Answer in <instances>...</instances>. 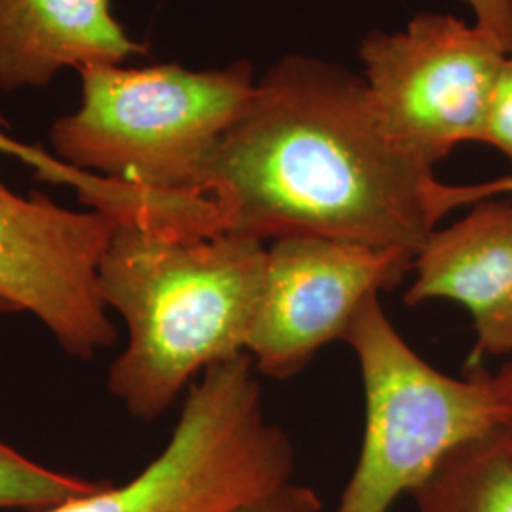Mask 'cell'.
Wrapping results in <instances>:
<instances>
[{
    "instance_id": "1",
    "label": "cell",
    "mask_w": 512,
    "mask_h": 512,
    "mask_svg": "<svg viewBox=\"0 0 512 512\" xmlns=\"http://www.w3.org/2000/svg\"><path fill=\"white\" fill-rule=\"evenodd\" d=\"M433 165L378 118L365 78L289 57L255 84L183 190L200 236L325 238L414 255L442 219Z\"/></svg>"
},
{
    "instance_id": "2",
    "label": "cell",
    "mask_w": 512,
    "mask_h": 512,
    "mask_svg": "<svg viewBox=\"0 0 512 512\" xmlns=\"http://www.w3.org/2000/svg\"><path fill=\"white\" fill-rule=\"evenodd\" d=\"M268 249L255 239L116 228L97 268L99 293L128 327L110 393L154 420L196 374L247 353Z\"/></svg>"
},
{
    "instance_id": "3",
    "label": "cell",
    "mask_w": 512,
    "mask_h": 512,
    "mask_svg": "<svg viewBox=\"0 0 512 512\" xmlns=\"http://www.w3.org/2000/svg\"><path fill=\"white\" fill-rule=\"evenodd\" d=\"M80 78V109L50 129L55 158L152 194L192 184L255 90L247 63L222 71L93 65Z\"/></svg>"
},
{
    "instance_id": "4",
    "label": "cell",
    "mask_w": 512,
    "mask_h": 512,
    "mask_svg": "<svg viewBox=\"0 0 512 512\" xmlns=\"http://www.w3.org/2000/svg\"><path fill=\"white\" fill-rule=\"evenodd\" d=\"M344 342L365 389V435L338 512H387L412 494L442 458L497 427L503 399L494 376L469 368L465 380L425 363L370 296Z\"/></svg>"
},
{
    "instance_id": "5",
    "label": "cell",
    "mask_w": 512,
    "mask_h": 512,
    "mask_svg": "<svg viewBox=\"0 0 512 512\" xmlns=\"http://www.w3.org/2000/svg\"><path fill=\"white\" fill-rule=\"evenodd\" d=\"M255 372L249 353L209 366L143 473L42 512H236L293 482V440L268 420Z\"/></svg>"
},
{
    "instance_id": "6",
    "label": "cell",
    "mask_w": 512,
    "mask_h": 512,
    "mask_svg": "<svg viewBox=\"0 0 512 512\" xmlns=\"http://www.w3.org/2000/svg\"><path fill=\"white\" fill-rule=\"evenodd\" d=\"M507 52L494 35L448 14H421L403 33L361 44L372 107L425 164L480 141Z\"/></svg>"
},
{
    "instance_id": "7",
    "label": "cell",
    "mask_w": 512,
    "mask_h": 512,
    "mask_svg": "<svg viewBox=\"0 0 512 512\" xmlns=\"http://www.w3.org/2000/svg\"><path fill=\"white\" fill-rule=\"evenodd\" d=\"M416 255L338 239L272 241L247 353L272 380L300 374L330 342L344 340L370 296L395 289Z\"/></svg>"
},
{
    "instance_id": "8",
    "label": "cell",
    "mask_w": 512,
    "mask_h": 512,
    "mask_svg": "<svg viewBox=\"0 0 512 512\" xmlns=\"http://www.w3.org/2000/svg\"><path fill=\"white\" fill-rule=\"evenodd\" d=\"M118 226L103 211H71L42 194L23 198L0 181V296L31 311L80 359L116 340L97 268Z\"/></svg>"
},
{
    "instance_id": "9",
    "label": "cell",
    "mask_w": 512,
    "mask_h": 512,
    "mask_svg": "<svg viewBox=\"0 0 512 512\" xmlns=\"http://www.w3.org/2000/svg\"><path fill=\"white\" fill-rule=\"evenodd\" d=\"M416 279L406 306L446 298L471 313L476 348L484 355L512 353V203L484 200L444 230H435L412 266Z\"/></svg>"
},
{
    "instance_id": "10",
    "label": "cell",
    "mask_w": 512,
    "mask_h": 512,
    "mask_svg": "<svg viewBox=\"0 0 512 512\" xmlns=\"http://www.w3.org/2000/svg\"><path fill=\"white\" fill-rule=\"evenodd\" d=\"M147 46L114 19L110 0H0V90L46 88L63 69L122 65Z\"/></svg>"
},
{
    "instance_id": "11",
    "label": "cell",
    "mask_w": 512,
    "mask_h": 512,
    "mask_svg": "<svg viewBox=\"0 0 512 512\" xmlns=\"http://www.w3.org/2000/svg\"><path fill=\"white\" fill-rule=\"evenodd\" d=\"M410 495L420 512H512V452L495 429L465 440Z\"/></svg>"
},
{
    "instance_id": "12",
    "label": "cell",
    "mask_w": 512,
    "mask_h": 512,
    "mask_svg": "<svg viewBox=\"0 0 512 512\" xmlns=\"http://www.w3.org/2000/svg\"><path fill=\"white\" fill-rule=\"evenodd\" d=\"M103 486L107 484L46 469L0 440V511H48Z\"/></svg>"
},
{
    "instance_id": "13",
    "label": "cell",
    "mask_w": 512,
    "mask_h": 512,
    "mask_svg": "<svg viewBox=\"0 0 512 512\" xmlns=\"http://www.w3.org/2000/svg\"><path fill=\"white\" fill-rule=\"evenodd\" d=\"M480 141L501 150L512 164V55L501 67Z\"/></svg>"
},
{
    "instance_id": "14",
    "label": "cell",
    "mask_w": 512,
    "mask_h": 512,
    "mask_svg": "<svg viewBox=\"0 0 512 512\" xmlns=\"http://www.w3.org/2000/svg\"><path fill=\"white\" fill-rule=\"evenodd\" d=\"M0 154L18 158L23 164L33 167L42 179H46L50 183L67 184L74 190H80L86 184V173L84 171L74 169L71 165L61 162L59 158L44 152L42 148L19 143L16 139H12L10 135H6L2 129H0Z\"/></svg>"
},
{
    "instance_id": "15",
    "label": "cell",
    "mask_w": 512,
    "mask_h": 512,
    "mask_svg": "<svg viewBox=\"0 0 512 512\" xmlns=\"http://www.w3.org/2000/svg\"><path fill=\"white\" fill-rule=\"evenodd\" d=\"M321 509L323 503L311 488L289 482L274 494L249 503L236 512H321Z\"/></svg>"
},
{
    "instance_id": "16",
    "label": "cell",
    "mask_w": 512,
    "mask_h": 512,
    "mask_svg": "<svg viewBox=\"0 0 512 512\" xmlns=\"http://www.w3.org/2000/svg\"><path fill=\"white\" fill-rule=\"evenodd\" d=\"M475 14V23L497 38L512 55V0H463Z\"/></svg>"
},
{
    "instance_id": "17",
    "label": "cell",
    "mask_w": 512,
    "mask_h": 512,
    "mask_svg": "<svg viewBox=\"0 0 512 512\" xmlns=\"http://www.w3.org/2000/svg\"><path fill=\"white\" fill-rule=\"evenodd\" d=\"M503 194H512V175L494 179V181H488V183L459 186V198H461L463 207L465 205H475V203L484 202V200H492V198L503 196Z\"/></svg>"
},
{
    "instance_id": "18",
    "label": "cell",
    "mask_w": 512,
    "mask_h": 512,
    "mask_svg": "<svg viewBox=\"0 0 512 512\" xmlns=\"http://www.w3.org/2000/svg\"><path fill=\"white\" fill-rule=\"evenodd\" d=\"M499 439L503 440V444L512 452V393L503 397V410L495 427Z\"/></svg>"
},
{
    "instance_id": "19",
    "label": "cell",
    "mask_w": 512,
    "mask_h": 512,
    "mask_svg": "<svg viewBox=\"0 0 512 512\" xmlns=\"http://www.w3.org/2000/svg\"><path fill=\"white\" fill-rule=\"evenodd\" d=\"M494 382L495 385H497V389H499V395H501V399H503V397H507V395H511L512 363L503 366V368H501L497 374H494Z\"/></svg>"
},
{
    "instance_id": "20",
    "label": "cell",
    "mask_w": 512,
    "mask_h": 512,
    "mask_svg": "<svg viewBox=\"0 0 512 512\" xmlns=\"http://www.w3.org/2000/svg\"><path fill=\"white\" fill-rule=\"evenodd\" d=\"M8 311H16V308L4 296H0V313H8Z\"/></svg>"
},
{
    "instance_id": "21",
    "label": "cell",
    "mask_w": 512,
    "mask_h": 512,
    "mask_svg": "<svg viewBox=\"0 0 512 512\" xmlns=\"http://www.w3.org/2000/svg\"><path fill=\"white\" fill-rule=\"evenodd\" d=\"M0 128H8V122L2 116H0Z\"/></svg>"
}]
</instances>
